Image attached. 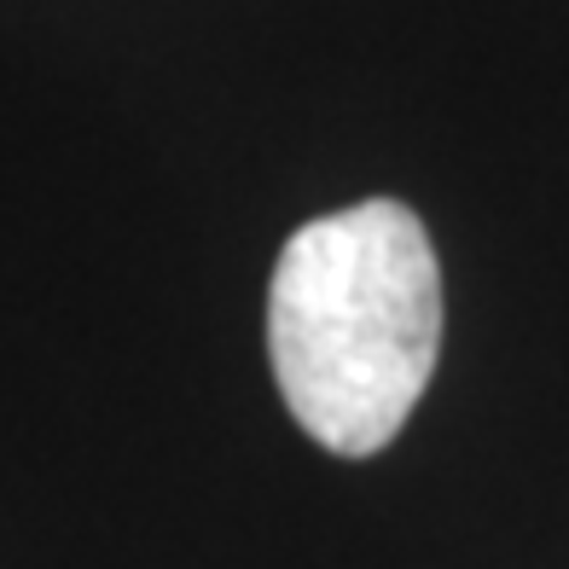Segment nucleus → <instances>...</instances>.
Instances as JSON below:
<instances>
[{"instance_id":"1","label":"nucleus","mask_w":569,"mask_h":569,"mask_svg":"<svg viewBox=\"0 0 569 569\" xmlns=\"http://www.w3.org/2000/svg\"><path fill=\"white\" fill-rule=\"evenodd\" d=\"M442 355V268L401 198L297 227L268 279V360L326 453L390 448Z\"/></svg>"}]
</instances>
